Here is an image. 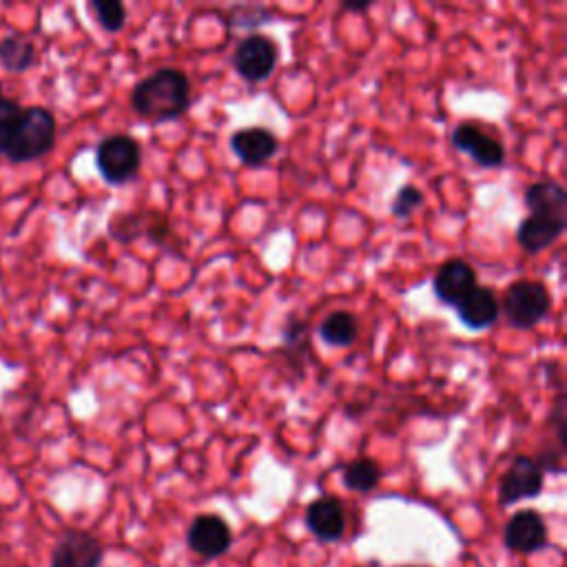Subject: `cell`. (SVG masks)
<instances>
[{"label":"cell","mask_w":567,"mask_h":567,"mask_svg":"<svg viewBox=\"0 0 567 567\" xmlns=\"http://www.w3.org/2000/svg\"><path fill=\"white\" fill-rule=\"evenodd\" d=\"M359 334V323L357 317L348 310H337L330 312L321 323H319V337L321 341H326L328 346L334 348H346L352 346L354 339Z\"/></svg>","instance_id":"17"},{"label":"cell","mask_w":567,"mask_h":567,"mask_svg":"<svg viewBox=\"0 0 567 567\" xmlns=\"http://www.w3.org/2000/svg\"><path fill=\"white\" fill-rule=\"evenodd\" d=\"M95 164L104 182L124 184L133 179L142 164L140 144L131 135H109L95 151Z\"/></svg>","instance_id":"3"},{"label":"cell","mask_w":567,"mask_h":567,"mask_svg":"<svg viewBox=\"0 0 567 567\" xmlns=\"http://www.w3.org/2000/svg\"><path fill=\"white\" fill-rule=\"evenodd\" d=\"M525 206L529 208V215H543L567 221V193L554 179H543L527 186Z\"/></svg>","instance_id":"15"},{"label":"cell","mask_w":567,"mask_h":567,"mask_svg":"<svg viewBox=\"0 0 567 567\" xmlns=\"http://www.w3.org/2000/svg\"><path fill=\"white\" fill-rule=\"evenodd\" d=\"M498 310H501V306H498L494 290H489L485 286H476L456 306V315H458L461 323L472 330H485V328L494 326L498 319Z\"/></svg>","instance_id":"14"},{"label":"cell","mask_w":567,"mask_h":567,"mask_svg":"<svg viewBox=\"0 0 567 567\" xmlns=\"http://www.w3.org/2000/svg\"><path fill=\"white\" fill-rule=\"evenodd\" d=\"M341 481L352 492H372L381 483V465L368 456L354 458L343 467Z\"/></svg>","instance_id":"19"},{"label":"cell","mask_w":567,"mask_h":567,"mask_svg":"<svg viewBox=\"0 0 567 567\" xmlns=\"http://www.w3.org/2000/svg\"><path fill=\"white\" fill-rule=\"evenodd\" d=\"M567 221L543 217V215H527L516 233V239L525 252H540L549 248L563 233Z\"/></svg>","instance_id":"16"},{"label":"cell","mask_w":567,"mask_h":567,"mask_svg":"<svg viewBox=\"0 0 567 567\" xmlns=\"http://www.w3.org/2000/svg\"><path fill=\"white\" fill-rule=\"evenodd\" d=\"M452 144L485 168L501 166L505 159V146L474 122H461L452 131Z\"/></svg>","instance_id":"10"},{"label":"cell","mask_w":567,"mask_h":567,"mask_svg":"<svg viewBox=\"0 0 567 567\" xmlns=\"http://www.w3.org/2000/svg\"><path fill=\"white\" fill-rule=\"evenodd\" d=\"M35 62V47L27 35L13 33L0 42V64L11 73H22Z\"/></svg>","instance_id":"18"},{"label":"cell","mask_w":567,"mask_h":567,"mask_svg":"<svg viewBox=\"0 0 567 567\" xmlns=\"http://www.w3.org/2000/svg\"><path fill=\"white\" fill-rule=\"evenodd\" d=\"M277 53V44L270 38L259 33L246 35L233 53V69L246 82H261L275 71Z\"/></svg>","instance_id":"5"},{"label":"cell","mask_w":567,"mask_h":567,"mask_svg":"<svg viewBox=\"0 0 567 567\" xmlns=\"http://www.w3.org/2000/svg\"><path fill=\"white\" fill-rule=\"evenodd\" d=\"M341 7L346 11H365V9H370V2H343Z\"/></svg>","instance_id":"23"},{"label":"cell","mask_w":567,"mask_h":567,"mask_svg":"<svg viewBox=\"0 0 567 567\" xmlns=\"http://www.w3.org/2000/svg\"><path fill=\"white\" fill-rule=\"evenodd\" d=\"M0 95H2V86H0Z\"/></svg>","instance_id":"24"},{"label":"cell","mask_w":567,"mask_h":567,"mask_svg":"<svg viewBox=\"0 0 567 567\" xmlns=\"http://www.w3.org/2000/svg\"><path fill=\"white\" fill-rule=\"evenodd\" d=\"M505 547L516 554H534L547 547V525L536 509H518L505 523Z\"/></svg>","instance_id":"9"},{"label":"cell","mask_w":567,"mask_h":567,"mask_svg":"<svg viewBox=\"0 0 567 567\" xmlns=\"http://www.w3.org/2000/svg\"><path fill=\"white\" fill-rule=\"evenodd\" d=\"M421 206H423V193L416 186L405 184V186H401L396 190V195H394V199L390 204V210H392L394 217L403 219V217H410Z\"/></svg>","instance_id":"21"},{"label":"cell","mask_w":567,"mask_h":567,"mask_svg":"<svg viewBox=\"0 0 567 567\" xmlns=\"http://www.w3.org/2000/svg\"><path fill=\"white\" fill-rule=\"evenodd\" d=\"M89 7L95 13L100 27L109 33H117L126 22V9L117 0H91Z\"/></svg>","instance_id":"20"},{"label":"cell","mask_w":567,"mask_h":567,"mask_svg":"<svg viewBox=\"0 0 567 567\" xmlns=\"http://www.w3.org/2000/svg\"><path fill=\"white\" fill-rule=\"evenodd\" d=\"M20 106L16 100H9L4 95H0V153L7 151L9 146V140H11V133H13V126L20 117Z\"/></svg>","instance_id":"22"},{"label":"cell","mask_w":567,"mask_h":567,"mask_svg":"<svg viewBox=\"0 0 567 567\" xmlns=\"http://www.w3.org/2000/svg\"><path fill=\"white\" fill-rule=\"evenodd\" d=\"M230 148L244 164L261 166L277 153L279 142L268 128L250 126L230 135Z\"/></svg>","instance_id":"13"},{"label":"cell","mask_w":567,"mask_h":567,"mask_svg":"<svg viewBox=\"0 0 567 567\" xmlns=\"http://www.w3.org/2000/svg\"><path fill=\"white\" fill-rule=\"evenodd\" d=\"M55 142V117L44 106L20 111L4 155L11 162H31L47 155Z\"/></svg>","instance_id":"2"},{"label":"cell","mask_w":567,"mask_h":567,"mask_svg":"<svg viewBox=\"0 0 567 567\" xmlns=\"http://www.w3.org/2000/svg\"><path fill=\"white\" fill-rule=\"evenodd\" d=\"M303 520L306 527L323 543H334L346 532V509L334 496H319L310 501Z\"/></svg>","instance_id":"12"},{"label":"cell","mask_w":567,"mask_h":567,"mask_svg":"<svg viewBox=\"0 0 567 567\" xmlns=\"http://www.w3.org/2000/svg\"><path fill=\"white\" fill-rule=\"evenodd\" d=\"M434 295L445 306H458L474 288H476V272L463 259H447L432 279Z\"/></svg>","instance_id":"11"},{"label":"cell","mask_w":567,"mask_h":567,"mask_svg":"<svg viewBox=\"0 0 567 567\" xmlns=\"http://www.w3.org/2000/svg\"><path fill=\"white\" fill-rule=\"evenodd\" d=\"M186 543L197 556L219 558L230 549L233 532L219 514H199L188 525Z\"/></svg>","instance_id":"8"},{"label":"cell","mask_w":567,"mask_h":567,"mask_svg":"<svg viewBox=\"0 0 567 567\" xmlns=\"http://www.w3.org/2000/svg\"><path fill=\"white\" fill-rule=\"evenodd\" d=\"M545 472L536 463V458L527 454H518L498 483V503L514 505L525 498H534L543 492Z\"/></svg>","instance_id":"6"},{"label":"cell","mask_w":567,"mask_h":567,"mask_svg":"<svg viewBox=\"0 0 567 567\" xmlns=\"http://www.w3.org/2000/svg\"><path fill=\"white\" fill-rule=\"evenodd\" d=\"M102 560V543L84 529H66L51 554V567H100Z\"/></svg>","instance_id":"7"},{"label":"cell","mask_w":567,"mask_h":567,"mask_svg":"<svg viewBox=\"0 0 567 567\" xmlns=\"http://www.w3.org/2000/svg\"><path fill=\"white\" fill-rule=\"evenodd\" d=\"M190 102V82L184 71L164 66L140 80L131 93L133 111L151 122L179 117Z\"/></svg>","instance_id":"1"},{"label":"cell","mask_w":567,"mask_h":567,"mask_svg":"<svg viewBox=\"0 0 567 567\" xmlns=\"http://www.w3.org/2000/svg\"><path fill=\"white\" fill-rule=\"evenodd\" d=\"M549 292L540 281H516L507 288L503 299V310L509 326L518 330L534 328L549 312Z\"/></svg>","instance_id":"4"}]
</instances>
